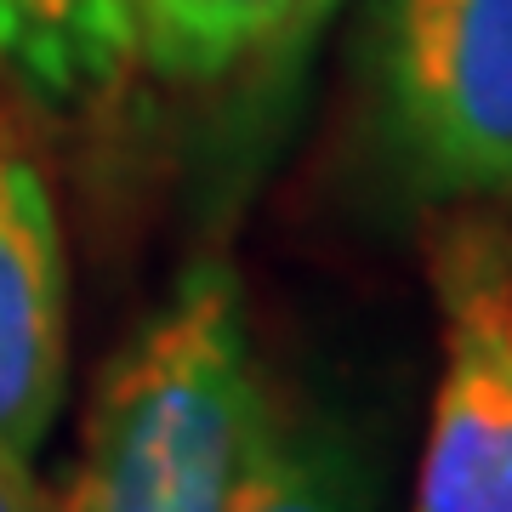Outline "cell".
<instances>
[{"label":"cell","mask_w":512,"mask_h":512,"mask_svg":"<svg viewBox=\"0 0 512 512\" xmlns=\"http://www.w3.org/2000/svg\"><path fill=\"white\" fill-rule=\"evenodd\" d=\"M228 512H382L370 444L325 404L268 393Z\"/></svg>","instance_id":"8992f818"},{"label":"cell","mask_w":512,"mask_h":512,"mask_svg":"<svg viewBox=\"0 0 512 512\" xmlns=\"http://www.w3.org/2000/svg\"><path fill=\"white\" fill-rule=\"evenodd\" d=\"M336 6H342V0H296V18H291V29H285V46H279V57L268 63L274 80H285V74H296L308 63L313 40L325 35V23L336 18Z\"/></svg>","instance_id":"ba28073f"},{"label":"cell","mask_w":512,"mask_h":512,"mask_svg":"<svg viewBox=\"0 0 512 512\" xmlns=\"http://www.w3.org/2000/svg\"><path fill=\"white\" fill-rule=\"evenodd\" d=\"M268 393L245 285L222 256H194L103 365L52 507L228 512Z\"/></svg>","instance_id":"6da1fadb"},{"label":"cell","mask_w":512,"mask_h":512,"mask_svg":"<svg viewBox=\"0 0 512 512\" xmlns=\"http://www.w3.org/2000/svg\"><path fill=\"white\" fill-rule=\"evenodd\" d=\"M69 387V251L57 200L23 148L0 143V444L35 461Z\"/></svg>","instance_id":"277c9868"},{"label":"cell","mask_w":512,"mask_h":512,"mask_svg":"<svg viewBox=\"0 0 512 512\" xmlns=\"http://www.w3.org/2000/svg\"><path fill=\"white\" fill-rule=\"evenodd\" d=\"M137 52L160 80L217 86L245 63H274L296 0H131Z\"/></svg>","instance_id":"52a82bcc"},{"label":"cell","mask_w":512,"mask_h":512,"mask_svg":"<svg viewBox=\"0 0 512 512\" xmlns=\"http://www.w3.org/2000/svg\"><path fill=\"white\" fill-rule=\"evenodd\" d=\"M365 92L376 154L416 205H512V0H376Z\"/></svg>","instance_id":"7a4b0ae2"},{"label":"cell","mask_w":512,"mask_h":512,"mask_svg":"<svg viewBox=\"0 0 512 512\" xmlns=\"http://www.w3.org/2000/svg\"><path fill=\"white\" fill-rule=\"evenodd\" d=\"M0 512H57L52 490L40 484L35 461L0 444Z\"/></svg>","instance_id":"9c48e42d"},{"label":"cell","mask_w":512,"mask_h":512,"mask_svg":"<svg viewBox=\"0 0 512 512\" xmlns=\"http://www.w3.org/2000/svg\"><path fill=\"white\" fill-rule=\"evenodd\" d=\"M137 63L131 0H0V80L35 109H103Z\"/></svg>","instance_id":"5b68a950"},{"label":"cell","mask_w":512,"mask_h":512,"mask_svg":"<svg viewBox=\"0 0 512 512\" xmlns=\"http://www.w3.org/2000/svg\"><path fill=\"white\" fill-rule=\"evenodd\" d=\"M427 274L439 302V387L416 512H512V234L490 211H450Z\"/></svg>","instance_id":"3957f363"}]
</instances>
